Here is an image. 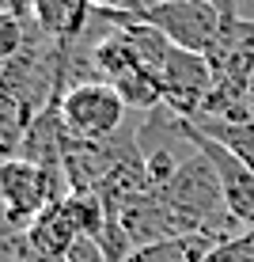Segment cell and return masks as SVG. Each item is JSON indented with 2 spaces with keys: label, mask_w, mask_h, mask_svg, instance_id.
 Wrapping results in <instances>:
<instances>
[{
  "label": "cell",
  "mask_w": 254,
  "mask_h": 262,
  "mask_svg": "<svg viewBox=\"0 0 254 262\" xmlns=\"http://www.w3.org/2000/svg\"><path fill=\"white\" fill-rule=\"evenodd\" d=\"M125 8L148 27H156L159 34H167L175 46L194 53L213 50V42L224 31V19H228V12L209 0H129Z\"/></svg>",
  "instance_id": "cell-1"
},
{
  "label": "cell",
  "mask_w": 254,
  "mask_h": 262,
  "mask_svg": "<svg viewBox=\"0 0 254 262\" xmlns=\"http://www.w3.org/2000/svg\"><path fill=\"white\" fill-rule=\"evenodd\" d=\"M61 122H65L68 137L80 141H110L122 133L125 122V99L103 80H76L65 88V95L57 99Z\"/></svg>",
  "instance_id": "cell-2"
},
{
  "label": "cell",
  "mask_w": 254,
  "mask_h": 262,
  "mask_svg": "<svg viewBox=\"0 0 254 262\" xmlns=\"http://www.w3.org/2000/svg\"><path fill=\"white\" fill-rule=\"evenodd\" d=\"M65 198L68 194L53 183L50 171H42L31 160L12 156L0 164V209H4V221L15 228L27 232L53 202H65Z\"/></svg>",
  "instance_id": "cell-3"
},
{
  "label": "cell",
  "mask_w": 254,
  "mask_h": 262,
  "mask_svg": "<svg viewBox=\"0 0 254 262\" xmlns=\"http://www.w3.org/2000/svg\"><path fill=\"white\" fill-rule=\"evenodd\" d=\"M159 84H163V106L178 118L194 122L201 114V103L213 88V69H209L205 53L171 46L167 61L159 69Z\"/></svg>",
  "instance_id": "cell-4"
},
{
  "label": "cell",
  "mask_w": 254,
  "mask_h": 262,
  "mask_svg": "<svg viewBox=\"0 0 254 262\" xmlns=\"http://www.w3.org/2000/svg\"><path fill=\"white\" fill-rule=\"evenodd\" d=\"M186 133H190V144L213 164L216 179H220V190H224V205L243 228H254V171L235 156L232 148H224L220 141L205 137L194 122H186Z\"/></svg>",
  "instance_id": "cell-5"
},
{
  "label": "cell",
  "mask_w": 254,
  "mask_h": 262,
  "mask_svg": "<svg viewBox=\"0 0 254 262\" xmlns=\"http://www.w3.org/2000/svg\"><path fill=\"white\" fill-rule=\"evenodd\" d=\"M95 19L91 0H34V27L50 42H80Z\"/></svg>",
  "instance_id": "cell-6"
},
{
  "label": "cell",
  "mask_w": 254,
  "mask_h": 262,
  "mask_svg": "<svg viewBox=\"0 0 254 262\" xmlns=\"http://www.w3.org/2000/svg\"><path fill=\"white\" fill-rule=\"evenodd\" d=\"M76 236H80V232L72 228V221H68V213H65V205H61V202H53L50 209L27 228V239H31L34 247L46 251V255H57V258H65V251L72 247V239H76Z\"/></svg>",
  "instance_id": "cell-7"
},
{
  "label": "cell",
  "mask_w": 254,
  "mask_h": 262,
  "mask_svg": "<svg viewBox=\"0 0 254 262\" xmlns=\"http://www.w3.org/2000/svg\"><path fill=\"white\" fill-rule=\"evenodd\" d=\"M194 125L205 133V137H213V141H220L224 148H232L235 156L254 171V118L250 122H209V118H194Z\"/></svg>",
  "instance_id": "cell-8"
},
{
  "label": "cell",
  "mask_w": 254,
  "mask_h": 262,
  "mask_svg": "<svg viewBox=\"0 0 254 262\" xmlns=\"http://www.w3.org/2000/svg\"><path fill=\"white\" fill-rule=\"evenodd\" d=\"M34 31H38L34 19H23V15H15V12H0V65L19 57V53L31 46Z\"/></svg>",
  "instance_id": "cell-9"
},
{
  "label": "cell",
  "mask_w": 254,
  "mask_h": 262,
  "mask_svg": "<svg viewBox=\"0 0 254 262\" xmlns=\"http://www.w3.org/2000/svg\"><path fill=\"white\" fill-rule=\"evenodd\" d=\"M65 262H106V251L95 236H76L72 247L65 251Z\"/></svg>",
  "instance_id": "cell-10"
},
{
  "label": "cell",
  "mask_w": 254,
  "mask_h": 262,
  "mask_svg": "<svg viewBox=\"0 0 254 262\" xmlns=\"http://www.w3.org/2000/svg\"><path fill=\"white\" fill-rule=\"evenodd\" d=\"M19 262H65V258H57V255H46V251H38L31 239H27V232H23V247H19Z\"/></svg>",
  "instance_id": "cell-11"
},
{
  "label": "cell",
  "mask_w": 254,
  "mask_h": 262,
  "mask_svg": "<svg viewBox=\"0 0 254 262\" xmlns=\"http://www.w3.org/2000/svg\"><path fill=\"white\" fill-rule=\"evenodd\" d=\"M0 12H15L23 19H34V0H0Z\"/></svg>",
  "instance_id": "cell-12"
},
{
  "label": "cell",
  "mask_w": 254,
  "mask_h": 262,
  "mask_svg": "<svg viewBox=\"0 0 254 262\" xmlns=\"http://www.w3.org/2000/svg\"><path fill=\"white\" fill-rule=\"evenodd\" d=\"M91 4H95V8H125L129 0H91Z\"/></svg>",
  "instance_id": "cell-13"
},
{
  "label": "cell",
  "mask_w": 254,
  "mask_h": 262,
  "mask_svg": "<svg viewBox=\"0 0 254 262\" xmlns=\"http://www.w3.org/2000/svg\"><path fill=\"white\" fill-rule=\"evenodd\" d=\"M247 103H250V118H254V76H250V92H247Z\"/></svg>",
  "instance_id": "cell-14"
},
{
  "label": "cell",
  "mask_w": 254,
  "mask_h": 262,
  "mask_svg": "<svg viewBox=\"0 0 254 262\" xmlns=\"http://www.w3.org/2000/svg\"><path fill=\"white\" fill-rule=\"evenodd\" d=\"M0 221H4V209H0Z\"/></svg>",
  "instance_id": "cell-15"
}]
</instances>
